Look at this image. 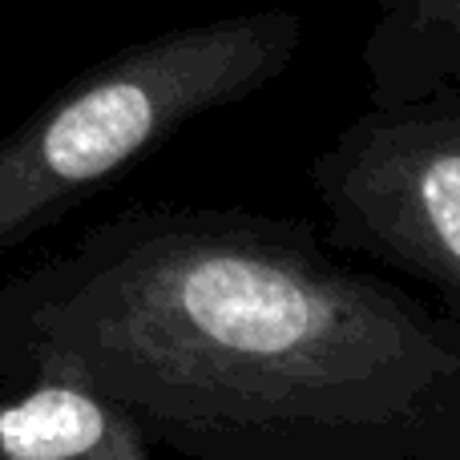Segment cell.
Masks as SVG:
<instances>
[{
    "mask_svg": "<svg viewBox=\"0 0 460 460\" xmlns=\"http://www.w3.org/2000/svg\"><path fill=\"white\" fill-rule=\"evenodd\" d=\"M0 376H57L186 460H460V315L319 223L142 202L0 283Z\"/></svg>",
    "mask_w": 460,
    "mask_h": 460,
    "instance_id": "1",
    "label": "cell"
},
{
    "mask_svg": "<svg viewBox=\"0 0 460 460\" xmlns=\"http://www.w3.org/2000/svg\"><path fill=\"white\" fill-rule=\"evenodd\" d=\"M303 21L283 8L170 29L105 57L0 142V254L113 186L190 121L291 69Z\"/></svg>",
    "mask_w": 460,
    "mask_h": 460,
    "instance_id": "2",
    "label": "cell"
},
{
    "mask_svg": "<svg viewBox=\"0 0 460 460\" xmlns=\"http://www.w3.org/2000/svg\"><path fill=\"white\" fill-rule=\"evenodd\" d=\"M323 243L404 275L460 315V110L445 85L367 105L311 158Z\"/></svg>",
    "mask_w": 460,
    "mask_h": 460,
    "instance_id": "3",
    "label": "cell"
},
{
    "mask_svg": "<svg viewBox=\"0 0 460 460\" xmlns=\"http://www.w3.org/2000/svg\"><path fill=\"white\" fill-rule=\"evenodd\" d=\"M0 460H166L113 400L57 376H0Z\"/></svg>",
    "mask_w": 460,
    "mask_h": 460,
    "instance_id": "4",
    "label": "cell"
},
{
    "mask_svg": "<svg viewBox=\"0 0 460 460\" xmlns=\"http://www.w3.org/2000/svg\"><path fill=\"white\" fill-rule=\"evenodd\" d=\"M456 61L460 0H380V24L364 45L372 105L432 93Z\"/></svg>",
    "mask_w": 460,
    "mask_h": 460,
    "instance_id": "5",
    "label": "cell"
},
{
    "mask_svg": "<svg viewBox=\"0 0 460 460\" xmlns=\"http://www.w3.org/2000/svg\"><path fill=\"white\" fill-rule=\"evenodd\" d=\"M445 89L453 93V102H456V110H460V61L448 69V77H445Z\"/></svg>",
    "mask_w": 460,
    "mask_h": 460,
    "instance_id": "6",
    "label": "cell"
}]
</instances>
